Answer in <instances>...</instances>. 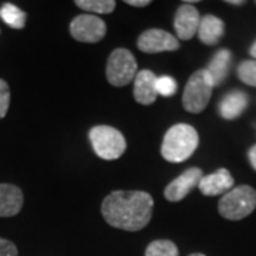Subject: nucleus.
Instances as JSON below:
<instances>
[{
  "instance_id": "nucleus-1",
  "label": "nucleus",
  "mask_w": 256,
  "mask_h": 256,
  "mask_svg": "<svg viewBox=\"0 0 256 256\" xmlns=\"http://www.w3.org/2000/svg\"><path fill=\"white\" fill-rule=\"evenodd\" d=\"M154 198L146 191H112L101 204V214L112 228L128 232L144 229L152 218Z\"/></svg>"
},
{
  "instance_id": "nucleus-2",
  "label": "nucleus",
  "mask_w": 256,
  "mask_h": 256,
  "mask_svg": "<svg viewBox=\"0 0 256 256\" xmlns=\"http://www.w3.org/2000/svg\"><path fill=\"white\" fill-rule=\"evenodd\" d=\"M200 146L196 130L185 122L175 124L165 132L161 156L168 162H184L191 158Z\"/></svg>"
},
{
  "instance_id": "nucleus-3",
  "label": "nucleus",
  "mask_w": 256,
  "mask_h": 256,
  "mask_svg": "<svg viewBox=\"0 0 256 256\" xmlns=\"http://www.w3.org/2000/svg\"><path fill=\"white\" fill-rule=\"evenodd\" d=\"M256 208V190L249 185H239L222 195L218 204L220 216L229 220H240Z\"/></svg>"
},
{
  "instance_id": "nucleus-4",
  "label": "nucleus",
  "mask_w": 256,
  "mask_h": 256,
  "mask_svg": "<svg viewBox=\"0 0 256 256\" xmlns=\"http://www.w3.org/2000/svg\"><path fill=\"white\" fill-rule=\"evenodd\" d=\"M214 82L205 68L196 70L188 78L184 88L182 106L185 110L192 114H200L206 108L212 96Z\"/></svg>"
},
{
  "instance_id": "nucleus-5",
  "label": "nucleus",
  "mask_w": 256,
  "mask_h": 256,
  "mask_svg": "<svg viewBox=\"0 0 256 256\" xmlns=\"http://www.w3.org/2000/svg\"><path fill=\"white\" fill-rule=\"evenodd\" d=\"M88 138L97 156L112 161L122 156L127 150V141L117 128L110 126H96L90 130Z\"/></svg>"
},
{
  "instance_id": "nucleus-6",
  "label": "nucleus",
  "mask_w": 256,
  "mask_h": 256,
  "mask_svg": "<svg viewBox=\"0 0 256 256\" xmlns=\"http://www.w3.org/2000/svg\"><path fill=\"white\" fill-rule=\"evenodd\" d=\"M138 73L137 60L127 48H116L107 60L106 77L114 87H124L134 82Z\"/></svg>"
},
{
  "instance_id": "nucleus-7",
  "label": "nucleus",
  "mask_w": 256,
  "mask_h": 256,
  "mask_svg": "<svg viewBox=\"0 0 256 256\" xmlns=\"http://www.w3.org/2000/svg\"><path fill=\"white\" fill-rule=\"evenodd\" d=\"M107 33V24L94 14H78L70 23V34L82 43H98Z\"/></svg>"
},
{
  "instance_id": "nucleus-8",
  "label": "nucleus",
  "mask_w": 256,
  "mask_h": 256,
  "mask_svg": "<svg viewBox=\"0 0 256 256\" xmlns=\"http://www.w3.org/2000/svg\"><path fill=\"white\" fill-rule=\"evenodd\" d=\"M137 47L144 53L175 52L180 48V42L171 33L161 28H148L142 32L137 40Z\"/></svg>"
},
{
  "instance_id": "nucleus-9",
  "label": "nucleus",
  "mask_w": 256,
  "mask_h": 256,
  "mask_svg": "<svg viewBox=\"0 0 256 256\" xmlns=\"http://www.w3.org/2000/svg\"><path fill=\"white\" fill-rule=\"evenodd\" d=\"M204 176L201 168L192 166L184 171L180 176H176L174 181L168 184L164 190L165 200L170 202H180L190 194V192L200 185V181Z\"/></svg>"
},
{
  "instance_id": "nucleus-10",
  "label": "nucleus",
  "mask_w": 256,
  "mask_h": 256,
  "mask_svg": "<svg viewBox=\"0 0 256 256\" xmlns=\"http://www.w3.org/2000/svg\"><path fill=\"white\" fill-rule=\"evenodd\" d=\"M200 22L201 16L196 8L182 3V6H180L176 10L174 18V28L178 40H191L198 32Z\"/></svg>"
},
{
  "instance_id": "nucleus-11",
  "label": "nucleus",
  "mask_w": 256,
  "mask_h": 256,
  "mask_svg": "<svg viewBox=\"0 0 256 256\" xmlns=\"http://www.w3.org/2000/svg\"><path fill=\"white\" fill-rule=\"evenodd\" d=\"M234 176L226 168H220L210 175H204L200 181V191L206 196H216L220 194H226L234 188Z\"/></svg>"
},
{
  "instance_id": "nucleus-12",
  "label": "nucleus",
  "mask_w": 256,
  "mask_h": 256,
  "mask_svg": "<svg viewBox=\"0 0 256 256\" xmlns=\"http://www.w3.org/2000/svg\"><path fill=\"white\" fill-rule=\"evenodd\" d=\"M156 76L151 70L138 72L134 78V98L142 106L154 104L158 97L156 88Z\"/></svg>"
},
{
  "instance_id": "nucleus-13",
  "label": "nucleus",
  "mask_w": 256,
  "mask_h": 256,
  "mask_svg": "<svg viewBox=\"0 0 256 256\" xmlns=\"http://www.w3.org/2000/svg\"><path fill=\"white\" fill-rule=\"evenodd\" d=\"M23 191L12 184H0V218L18 215L23 208Z\"/></svg>"
},
{
  "instance_id": "nucleus-14",
  "label": "nucleus",
  "mask_w": 256,
  "mask_h": 256,
  "mask_svg": "<svg viewBox=\"0 0 256 256\" xmlns=\"http://www.w3.org/2000/svg\"><path fill=\"white\" fill-rule=\"evenodd\" d=\"M249 96L240 90L229 92L220 101V114L222 118L235 120L248 108Z\"/></svg>"
},
{
  "instance_id": "nucleus-15",
  "label": "nucleus",
  "mask_w": 256,
  "mask_h": 256,
  "mask_svg": "<svg viewBox=\"0 0 256 256\" xmlns=\"http://www.w3.org/2000/svg\"><path fill=\"white\" fill-rule=\"evenodd\" d=\"M196 34L204 44L215 46L225 34V23L214 14H206L201 18Z\"/></svg>"
},
{
  "instance_id": "nucleus-16",
  "label": "nucleus",
  "mask_w": 256,
  "mask_h": 256,
  "mask_svg": "<svg viewBox=\"0 0 256 256\" xmlns=\"http://www.w3.org/2000/svg\"><path fill=\"white\" fill-rule=\"evenodd\" d=\"M230 62H232V54L228 48H222L220 52H216L210 58V64L205 70L210 76L214 87H218L226 80L229 68H230Z\"/></svg>"
},
{
  "instance_id": "nucleus-17",
  "label": "nucleus",
  "mask_w": 256,
  "mask_h": 256,
  "mask_svg": "<svg viewBox=\"0 0 256 256\" xmlns=\"http://www.w3.org/2000/svg\"><path fill=\"white\" fill-rule=\"evenodd\" d=\"M0 18L8 26L20 30L26 26L28 14L18 6H14L12 3H6L0 8Z\"/></svg>"
},
{
  "instance_id": "nucleus-18",
  "label": "nucleus",
  "mask_w": 256,
  "mask_h": 256,
  "mask_svg": "<svg viewBox=\"0 0 256 256\" xmlns=\"http://www.w3.org/2000/svg\"><path fill=\"white\" fill-rule=\"evenodd\" d=\"M77 8L84 12L96 14H110L116 10L117 3L114 0H76L74 2Z\"/></svg>"
},
{
  "instance_id": "nucleus-19",
  "label": "nucleus",
  "mask_w": 256,
  "mask_h": 256,
  "mask_svg": "<svg viewBox=\"0 0 256 256\" xmlns=\"http://www.w3.org/2000/svg\"><path fill=\"white\" fill-rule=\"evenodd\" d=\"M146 256H180V250L172 240L158 239L146 246Z\"/></svg>"
},
{
  "instance_id": "nucleus-20",
  "label": "nucleus",
  "mask_w": 256,
  "mask_h": 256,
  "mask_svg": "<svg viewBox=\"0 0 256 256\" xmlns=\"http://www.w3.org/2000/svg\"><path fill=\"white\" fill-rule=\"evenodd\" d=\"M239 80L246 86L256 87V60H245L238 66Z\"/></svg>"
},
{
  "instance_id": "nucleus-21",
  "label": "nucleus",
  "mask_w": 256,
  "mask_h": 256,
  "mask_svg": "<svg viewBox=\"0 0 256 256\" xmlns=\"http://www.w3.org/2000/svg\"><path fill=\"white\" fill-rule=\"evenodd\" d=\"M156 88L158 96L172 97L176 92V90H178V82H175L172 77H170V76H161V77H156Z\"/></svg>"
},
{
  "instance_id": "nucleus-22",
  "label": "nucleus",
  "mask_w": 256,
  "mask_h": 256,
  "mask_svg": "<svg viewBox=\"0 0 256 256\" xmlns=\"http://www.w3.org/2000/svg\"><path fill=\"white\" fill-rule=\"evenodd\" d=\"M10 106V88L9 84L0 78V120L4 118Z\"/></svg>"
},
{
  "instance_id": "nucleus-23",
  "label": "nucleus",
  "mask_w": 256,
  "mask_h": 256,
  "mask_svg": "<svg viewBox=\"0 0 256 256\" xmlns=\"http://www.w3.org/2000/svg\"><path fill=\"white\" fill-rule=\"evenodd\" d=\"M0 256H18V246L9 239L0 238Z\"/></svg>"
},
{
  "instance_id": "nucleus-24",
  "label": "nucleus",
  "mask_w": 256,
  "mask_h": 256,
  "mask_svg": "<svg viewBox=\"0 0 256 256\" xmlns=\"http://www.w3.org/2000/svg\"><path fill=\"white\" fill-rule=\"evenodd\" d=\"M126 3L130 6H136V8H146L151 4V0H126Z\"/></svg>"
},
{
  "instance_id": "nucleus-25",
  "label": "nucleus",
  "mask_w": 256,
  "mask_h": 256,
  "mask_svg": "<svg viewBox=\"0 0 256 256\" xmlns=\"http://www.w3.org/2000/svg\"><path fill=\"white\" fill-rule=\"evenodd\" d=\"M248 158H249V162L252 165V168L256 171V144L248 152Z\"/></svg>"
},
{
  "instance_id": "nucleus-26",
  "label": "nucleus",
  "mask_w": 256,
  "mask_h": 256,
  "mask_svg": "<svg viewBox=\"0 0 256 256\" xmlns=\"http://www.w3.org/2000/svg\"><path fill=\"white\" fill-rule=\"evenodd\" d=\"M226 3L228 4H234V6H242V4H245L244 0H226Z\"/></svg>"
},
{
  "instance_id": "nucleus-27",
  "label": "nucleus",
  "mask_w": 256,
  "mask_h": 256,
  "mask_svg": "<svg viewBox=\"0 0 256 256\" xmlns=\"http://www.w3.org/2000/svg\"><path fill=\"white\" fill-rule=\"evenodd\" d=\"M249 53H250V56H252V57H254V58L256 60V40H255V43H254V44L250 46V50H249Z\"/></svg>"
},
{
  "instance_id": "nucleus-28",
  "label": "nucleus",
  "mask_w": 256,
  "mask_h": 256,
  "mask_svg": "<svg viewBox=\"0 0 256 256\" xmlns=\"http://www.w3.org/2000/svg\"><path fill=\"white\" fill-rule=\"evenodd\" d=\"M188 256H205L204 254H191V255H188Z\"/></svg>"
},
{
  "instance_id": "nucleus-29",
  "label": "nucleus",
  "mask_w": 256,
  "mask_h": 256,
  "mask_svg": "<svg viewBox=\"0 0 256 256\" xmlns=\"http://www.w3.org/2000/svg\"><path fill=\"white\" fill-rule=\"evenodd\" d=\"M255 4H256V2H255Z\"/></svg>"
}]
</instances>
